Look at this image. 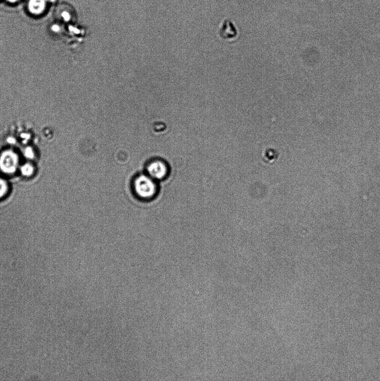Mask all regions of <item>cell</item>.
I'll use <instances>...</instances> for the list:
<instances>
[{"instance_id": "6da1fadb", "label": "cell", "mask_w": 380, "mask_h": 381, "mask_svg": "<svg viewBox=\"0 0 380 381\" xmlns=\"http://www.w3.org/2000/svg\"><path fill=\"white\" fill-rule=\"evenodd\" d=\"M134 188L137 196L145 200L153 198L157 190L155 180L148 174L136 177L134 183Z\"/></svg>"}, {"instance_id": "7a4b0ae2", "label": "cell", "mask_w": 380, "mask_h": 381, "mask_svg": "<svg viewBox=\"0 0 380 381\" xmlns=\"http://www.w3.org/2000/svg\"><path fill=\"white\" fill-rule=\"evenodd\" d=\"M218 34L219 37L224 41H232L239 37V31L230 18H226L220 26Z\"/></svg>"}, {"instance_id": "3957f363", "label": "cell", "mask_w": 380, "mask_h": 381, "mask_svg": "<svg viewBox=\"0 0 380 381\" xmlns=\"http://www.w3.org/2000/svg\"><path fill=\"white\" fill-rule=\"evenodd\" d=\"M19 165V158L11 151L4 152L0 157V169L6 174H12L16 171Z\"/></svg>"}, {"instance_id": "277c9868", "label": "cell", "mask_w": 380, "mask_h": 381, "mask_svg": "<svg viewBox=\"0 0 380 381\" xmlns=\"http://www.w3.org/2000/svg\"><path fill=\"white\" fill-rule=\"evenodd\" d=\"M147 171L148 175L153 180H161L167 175L168 168L162 161L157 160L149 164Z\"/></svg>"}, {"instance_id": "5b68a950", "label": "cell", "mask_w": 380, "mask_h": 381, "mask_svg": "<svg viewBox=\"0 0 380 381\" xmlns=\"http://www.w3.org/2000/svg\"><path fill=\"white\" fill-rule=\"evenodd\" d=\"M47 0H29L28 10L32 14L39 15L45 11Z\"/></svg>"}, {"instance_id": "8992f818", "label": "cell", "mask_w": 380, "mask_h": 381, "mask_svg": "<svg viewBox=\"0 0 380 381\" xmlns=\"http://www.w3.org/2000/svg\"><path fill=\"white\" fill-rule=\"evenodd\" d=\"M34 172V167L30 164H26L21 168V172L22 175L25 177H30L33 175Z\"/></svg>"}, {"instance_id": "52a82bcc", "label": "cell", "mask_w": 380, "mask_h": 381, "mask_svg": "<svg viewBox=\"0 0 380 381\" xmlns=\"http://www.w3.org/2000/svg\"><path fill=\"white\" fill-rule=\"evenodd\" d=\"M8 185L5 181L0 179V198L5 195L8 191Z\"/></svg>"}, {"instance_id": "ba28073f", "label": "cell", "mask_w": 380, "mask_h": 381, "mask_svg": "<svg viewBox=\"0 0 380 381\" xmlns=\"http://www.w3.org/2000/svg\"><path fill=\"white\" fill-rule=\"evenodd\" d=\"M62 16L63 19L66 21L70 20L71 18L70 13L67 11L63 12L62 13Z\"/></svg>"}, {"instance_id": "9c48e42d", "label": "cell", "mask_w": 380, "mask_h": 381, "mask_svg": "<svg viewBox=\"0 0 380 381\" xmlns=\"http://www.w3.org/2000/svg\"><path fill=\"white\" fill-rule=\"evenodd\" d=\"M7 1L10 3H15L17 1H19V0H7Z\"/></svg>"}, {"instance_id": "30bf717a", "label": "cell", "mask_w": 380, "mask_h": 381, "mask_svg": "<svg viewBox=\"0 0 380 381\" xmlns=\"http://www.w3.org/2000/svg\"><path fill=\"white\" fill-rule=\"evenodd\" d=\"M56 1V0H47V1L50 2H54Z\"/></svg>"}]
</instances>
